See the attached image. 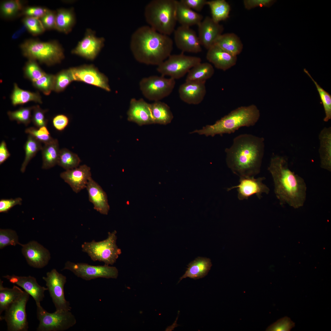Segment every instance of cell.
<instances>
[{
  "label": "cell",
  "instance_id": "cell-1",
  "mask_svg": "<svg viewBox=\"0 0 331 331\" xmlns=\"http://www.w3.org/2000/svg\"><path fill=\"white\" fill-rule=\"evenodd\" d=\"M264 150L263 138L251 134H240L225 150L226 164L239 177H254L260 172Z\"/></svg>",
  "mask_w": 331,
  "mask_h": 331
},
{
  "label": "cell",
  "instance_id": "cell-2",
  "mask_svg": "<svg viewBox=\"0 0 331 331\" xmlns=\"http://www.w3.org/2000/svg\"><path fill=\"white\" fill-rule=\"evenodd\" d=\"M268 169L272 176L274 192L280 204H287L295 209L303 206L306 199V185L302 177L290 169L287 158L273 156Z\"/></svg>",
  "mask_w": 331,
  "mask_h": 331
},
{
  "label": "cell",
  "instance_id": "cell-3",
  "mask_svg": "<svg viewBox=\"0 0 331 331\" xmlns=\"http://www.w3.org/2000/svg\"><path fill=\"white\" fill-rule=\"evenodd\" d=\"M173 42L169 36L149 25L137 28L131 36L130 48L135 59L144 64L158 66L171 55Z\"/></svg>",
  "mask_w": 331,
  "mask_h": 331
},
{
  "label": "cell",
  "instance_id": "cell-4",
  "mask_svg": "<svg viewBox=\"0 0 331 331\" xmlns=\"http://www.w3.org/2000/svg\"><path fill=\"white\" fill-rule=\"evenodd\" d=\"M260 111L254 104L242 106L232 111L217 121L214 124L207 125L201 129L196 130L190 133H196L207 136L234 133L243 127L254 125L259 120Z\"/></svg>",
  "mask_w": 331,
  "mask_h": 331
},
{
  "label": "cell",
  "instance_id": "cell-5",
  "mask_svg": "<svg viewBox=\"0 0 331 331\" xmlns=\"http://www.w3.org/2000/svg\"><path fill=\"white\" fill-rule=\"evenodd\" d=\"M177 0H153L146 6L144 17L149 25L162 34L169 36L175 30Z\"/></svg>",
  "mask_w": 331,
  "mask_h": 331
},
{
  "label": "cell",
  "instance_id": "cell-6",
  "mask_svg": "<svg viewBox=\"0 0 331 331\" xmlns=\"http://www.w3.org/2000/svg\"><path fill=\"white\" fill-rule=\"evenodd\" d=\"M20 48L23 55L29 60H37L48 65L59 63L64 57L63 48L55 41L29 40L22 44Z\"/></svg>",
  "mask_w": 331,
  "mask_h": 331
},
{
  "label": "cell",
  "instance_id": "cell-7",
  "mask_svg": "<svg viewBox=\"0 0 331 331\" xmlns=\"http://www.w3.org/2000/svg\"><path fill=\"white\" fill-rule=\"evenodd\" d=\"M116 231L114 230L108 232L107 238L103 240L84 242L81 245L82 251L87 253L94 261L103 262L108 265H113L121 253L116 245Z\"/></svg>",
  "mask_w": 331,
  "mask_h": 331
},
{
  "label": "cell",
  "instance_id": "cell-8",
  "mask_svg": "<svg viewBox=\"0 0 331 331\" xmlns=\"http://www.w3.org/2000/svg\"><path fill=\"white\" fill-rule=\"evenodd\" d=\"M37 316L39 324L37 331H63L76 323L75 316L70 311H47L41 306H37Z\"/></svg>",
  "mask_w": 331,
  "mask_h": 331
},
{
  "label": "cell",
  "instance_id": "cell-9",
  "mask_svg": "<svg viewBox=\"0 0 331 331\" xmlns=\"http://www.w3.org/2000/svg\"><path fill=\"white\" fill-rule=\"evenodd\" d=\"M198 57L186 55L184 53L171 55L158 66L157 71L162 75L169 76L175 80L179 79L187 74L193 67L201 62Z\"/></svg>",
  "mask_w": 331,
  "mask_h": 331
},
{
  "label": "cell",
  "instance_id": "cell-10",
  "mask_svg": "<svg viewBox=\"0 0 331 331\" xmlns=\"http://www.w3.org/2000/svg\"><path fill=\"white\" fill-rule=\"evenodd\" d=\"M175 80L162 75H153L142 78L139 83V88L148 100L160 101L172 93L175 85Z\"/></svg>",
  "mask_w": 331,
  "mask_h": 331
},
{
  "label": "cell",
  "instance_id": "cell-11",
  "mask_svg": "<svg viewBox=\"0 0 331 331\" xmlns=\"http://www.w3.org/2000/svg\"><path fill=\"white\" fill-rule=\"evenodd\" d=\"M29 295L25 291L11 302L5 310L4 316H0V320L6 323L8 331H27L28 323L27 318L26 306Z\"/></svg>",
  "mask_w": 331,
  "mask_h": 331
},
{
  "label": "cell",
  "instance_id": "cell-12",
  "mask_svg": "<svg viewBox=\"0 0 331 331\" xmlns=\"http://www.w3.org/2000/svg\"><path fill=\"white\" fill-rule=\"evenodd\" d=\"M68 270L75 276L88 281L99 278L116 279L118 275L117 268L105 264L93 265L84 263L67 261L63 270Z\"/></svg>",
  "mask_w": 331,
  "mask_h": 331
},
{
  "label": "cell",
  "instance_id": "cell-13",
  "mask_svg": "<svg viewBox=\"0 0 331 331\" xmlns=\"http://www.w3.org/2000/svg\"><path fill=\"white\" fill-rule=\"evenodd\" d=\"M46 275V277H43V279L46 282L55 311H70V303L65 299L64 293V287L67 281L66 276L55 269L47 272Z\"/></svg>",
  "mask_w": 331,
  "mask_h": 331
},
{
  "label": "cell",
  "instance_id": "cell-14",
  "mask_svg": "<svg viewBox=\"0 0 331 331\" xmlns=\"http://www.w3.org/2000/svg\"><path fill=\"white\" fill-rule=\"evenodd\" d=\"M69 69L73 81L82 82L111 91L108 78L93 66L85 65Z\"/></svg>",
  "mask_w": 331,
  "mask_h": 331
},
{
  "label": "cell",
  "instance_id": "cell-15",
  "mask_svg": "<svg viewBox=\"0 0 331 331\" xmlns=\"http://www.w3.org/2000/svg\"><path fill=\"white\" fill-rule=\"evenodd\" d=\"M239 177L238 185L227 188L228 191L237 188L238 198L239 200H247L255 195L260 199L263 193L268 194L269 193V188L263 183V181L265 179L264 177L255 178L254 177L243 176Z\"/></svg>",
  "mask_w": 331,
  "mask_h": 331
},
{
  "label": "cell",
  "instance_id": "cell-16",
  "mask_svg": "<svg viewBox=\"0 0 331 331\" xmlns=\"http://www.w3.org/2000/svg\"><path fill=\"white\" fill-rule=\"evenodd\" d=\"M173 33L176 45L182 52L196 53L201 51L202 45L198 36L190 27L181 25Z\"/></svg>",
  "mask_w": 331,
  "mask_h": 331
},
{
  "label": "cell",
  "instance_id": "cell-17",
  "mask_svg": "<svg viewBox=\"0 0 331 331\" xmlns=\"http://www.w3.org/2000/svg\"><path fill=\"white\" fill-rule=\"evenodd\" d=\"M105 40L104 38L97 37L94 32L87 29L84 37L72 51V53L93 60L103 47Z\"/></svg>",
  "mask_w": 331,
  "mask_h": 331
},
{
  "label": "cell",
  "instance_id": "cell-18",
  "mask_svg": "<svg viewBox=\"0 0 331 331\" xmlns=\"http://www.w3.org/2000/svg\"><path fill=\"white\" fill-rule=\"evenodd\" d=\"M21 251L28 264L33 267L41 268L47 265L51 259L49 251L35 241L22 244Z\"/></svg>",
  "mask_w": 331,
  "mask_h": 331
},
{
  "label": "cell",
  "instance_id": "cell-19",
  "mask_svg": "<svg viewBox=\"0 0 331 331\" xmlns=\"http://www.w3.org/2000/svg\"><path fill=\"white\" fill-rule=\"evenodd\" d=\"M60 177L76 193L86 188L89 180L92 178L90 168L85 164L66 170L60 173Z\"/></svg>",
  "mask_w": 331,
  "mask_h": 331
},
{
  "label": "cell",
  "instance_id": "cell-20",
  "mask_svg": "<svg viewBox=\"0 0 331 331\" xmlns=\"http://www.w3.org/2000/svg\"><path fill=\"white\" fill-rule=\"evenodd\" d=\"M3 277L7 279L10 283L22 288L34 299L36 306L40 305L41 302L44 297V292L48 290L47 288L40 285L34 277L30 276H26L6 275Z\"/></svg>",
  "mask_w": 331,
  "mask_h": 331
},
{
  "label": "cell",
  "instance_id": "cell-21",
  "mask_svg": "<svg viewBox=\"0 0 331 331\" xmlns=\"http://www.w3.org/2000/svg\"><path fill=\"white\" fill-rule=\"evenodd\" d=\"M198 26V36L202 46L208 49L213 45L223 31V26L214 21L211 17H205Z\"/></svg>",
  "mask_w": 331,
  "mask_h": 331
},
{
  "label": "cell",
  "instance_id": "cell-22",
  "mask_svg": "<svg viewBox=\"0 0 331 331\" xmlns=\"http://www.w3.org/2000/svg\"><path fill=\"white\" fill-rule=\"evenodd\" d=\"M127 119L139 126L154 124L150 108V104L143 99H131L127 111Z\"/></svg>",
  "mask_w": 331,
  "mask_h": 331
},
{
  "label": "cell",
  "instance_id": "cell-23",
  "mask_svg": "<svg viewBox=\"0 0 331 331\" xmlns=\"http://www.w3.org/2000/svg\"><path fill=\"white\" fill-rule=\"evenodd\" d=\"M205 82L186 81L178 89L180 98L189 104L198 105L204 100L206 93Z\"/></svg>",
  "mask_w": 331,
  "mask_h": 331
},
{
  "label": "cell",
  "instance_id": "cell-24",
  "mask_svg": "<svg viewBox=\"0 0 331 331\" xmlns=\"http://www.w3.org/2000/svg\"><path fill=\"white\" fill-rule=\"evenodd\" d=\"M207 50V59L218 69L226 71L236 63L237 56L228 53L216 44Z\"/></svg>",
  "mask_w": 331,
  "mask_h": 331
},
{
  "label": "cell",
  "instance_id": "cell-25",
  "mask_svg": "<svg viewBox=\"0 0 331 331\" xmlns=\"http://www.w3.org/2000/svg\"><path fill=\"white\" fill-rule=\"evenodd\" d=\"M86 188L89 200L93 204L94 209L101 214L107 215L110 207L106 194L101 187L91 178Z\"/></svg>",
  "mask_w": 331,
  "mask_h": 331
},
{
  "label": "cell",
  "instance_id": "cell-26",
  "mask_svg": "<svg viewBox=\"0 0 331 331\" xmlns=\"http://www.w3.org/2000/svg\"><path fill=\"white\" fill-rule=\"evenodd\" d=\"M319 139L320 147L319 152L320 167L331 171V127H325L321 131Z\"/></svg>",
  "mask_w": 331,
  "mask_h": 331
},
{
  "label": "cell",
  "instance_id": "cell-27",
  "mask_svg": "<svg viewBox=\"0 0 331 331\" xmlns=\"http://www.w3.org/2000/svg\"><path fill=\"white\" fill-rule=\"evenodd\" d=\"M212 266L211 260L205 257H198L191 262L185 273L180 277L179 282L183 279L189 277L194 279L202 278L208 273Z\"/></svg>",
  "mask_w": 331,
  "mask_h": 331
},
{
  "label": "cell",
  "instance_id": "cell-28",
  "mask_svg": "<svg viewBox=\"0 0 331 331\" xmlns=\"http://www.w3.org/2000/svg\"><path fill=\"white\" fill-rule=\"evenodd\" d=\"M176 17L181 25L190 27L198 25L203 20V15L189 8L180 1L177 0Z\"/></svg>",
  "mask_w": 331,
  "mask_h": 331
},
{
  "label": "cell",
  "instance_id": "cell-29",
  "mask_svg": "<svg viewBox=\"0 0 331 331\" xmlns=\"http://www.w3.org/2000/svg\"><path fill=\"white\" fill-rule=\"evenodd\" d=\"M214 44L235 56L242 52L243 46L239 37L233 33L222 34L217 38Z\"/></svg>",
  "mask_w": 331,
  "mask_h": 331
},
{
  "label": "cell",
  "instance_id": "cell-30",
  "mask_svg": "<svg viewBox=\"0 0 331 331\" xmlns=\"http://www.w3.org/2000/svg\"><path fill=\"white\" fill-rule=\"evenodd\" d=\"M60 150L57 139L44 144L41 150L43 169H48L57 164Z\"/></svg>",
  "mask_w": 331,
  "mask_h": 331
},
{
  "label": "cell",
  "instance_id": "cell-31",
  "mask_svg": "<svg viewBox=\"0 0 331 331\" xmlns=\"http://www.w3.org/2000/svg\"><path fill=\"white\" fill-rule=\"evenodd\" d=\"M150 108L154 124L166 125L171 122L173 116L169 107L161 101L150 104Z\"/></svg>",
  "mask_w": 331,
  "mask_h": 331
},
{
  "label": "cell",
  "instance_id": "cell-32",
  "mask_svg": "<svg viewBox=\"0 0 331 331\" xmlns=\"http://www.w3.org/2000/svg\"><path fill=\"white\" fill-rule=\"evenodd\" d=\"M214 73L211 64L201 62L192 68L187 73L185 81L205 82L211 78Z\"/></svg>",
  "mask_w": 331,
  "mask_h": 331
},
{
  "label": "cell",
  "instance_id": "cell-33",
  "mask_svg": "<svg viewBox=\"0 0 331 331\" xmlns=\"http://www.w3.org/2000/svg\"><path fill=\"white\" fill-rule=\"evenodd\" d=\"M75 21V17L72 9H58L56 12V29L68 33L71 30Z\"/></svg>",
  "mask_w": 331,
  "mask_h": 331
},
{
  "label": "cell",
  "instance_id": "cell-34",
  "mask_svg": "<svg viewBox=\"0 0 331 331\" xmlns=\"http://www.w3.org/2000/svg\"><path fill=\"white\" fill-rule=\"evenodd\" d=\"M11 99L13 106L23 104L33 101L42 103L41 98L37 92H32L19 88L16 83L14 84L13 89L11 96Z\"/></svg>",
  "mask_w": 331,
  "mask_h": 331
},
{
  "label": "cell",
  "instance_id": "cell-35",
  "mask_svg": "<svg viewBox=\"0 0 331 331\" xmlns=\"http://www.w3.org/2000/svg\"><path fill=\"white\" fill-rule=\"evenodd\" d=\"M207 5L210 9L211 17L216 22L226 20L229 17L230 10L229 4L225 0L207 1Z\"/></svg>",
  "mask_w": 331,
  "mask_h": 331
},
{
  "label": "cell",
  "instance_id": "cell-36",
  "mask_svg": "<svg viewBox=\"0 0 331 331\" xmlns=\"http://www.w3.org/2000/svg\"><path fill=\"white\" fill-rule=\"evenodd\" d=\"M0 280V314L5 311L8 306L24 292L17 286L12 288L5 287Z\"/></svg>",
  "mask_w": 331,
  "mask_h": 331
},
{
  "label": "cell",
  "instance_id": "cell-37",
  "mask_svg": "<svg viewBox=\"0 0 331 331\" xmlns=\"http://www.w3.org/2000/svg\"><path fill=\"white\" fill-rule=\"evenodd\" d=\"M42 147L41 142L32 135H29L24 146L25 156L21 168V172H25L30 161L38 151L42 150Z\"/></svg>",
  "mask_w": 331,
  "mask_h": 331
},
{
  "label": "cell",
  "instance_id": "cell-38",
  "mask_svg": "<svg viewBox=\"0 0 331 331\" xmlns=\"http://www.w3.org/2000/svg\"><path fill=\"white\" fill-rule=\"evenodd\" d=\"M80 162L81 160L76 154L66 148L60 150L57 165L66 170L78 167Z\"/></svg>",
  "mask_w": 331,
  "mask_h": 331
},
{
  "label": "cell",
  "instance_id": "cell-39",
  "mask_svg": "<svg viewBox=\"0 0 331 331\" xmlns=\"http://www.w3.org/2000/svg\"><path fill=\"white\" fill-rule=\"evenodd\" d=\"M304 71L310 78L316 87L325 110V116L323 120L328 122L331 119V95L318 85L306 69H304Z\"/></svg>",
  "mask_w": 331,
  "mask_h": 331
},
{
  "label": "cell",
  "instance_id": "cell-40",
  "mask_svg": "<svg viewBox=\"0 0 331 331\" xmlns=\"http://www.w3.org/2000/svg\"><path fill=\"white\" fill-rule=\"evenodd\" d=\"M33 106L21 107L13 111H9L7 114L11 120H15L18 124H23L28 125L32 120L31 112Z\"/></svg>",
  "mask_w": 331,
  "mask_h": 331
},
{
  "label": "cell",
  "instance_id": "cell-41",
  "mask_svg": "<svg viewBox=\"0 0 331 331\" xmlns=\"http://www.w3.org/2000/svg\"><path fill=\"white\" fill-rule=\"evenodd\" d=\"M55 75L45 73L42 77L33 82V85L45 95H49L54 89Z\"/></svg>",
  "mask_w": 331,
  "mask_h": 331
},
{
  "label": "cell",
  "instance_id": "cell-42",
  "mask_svg": "<svg viewBox=\"0 0 331 331\" xmlns=\"http://www.w3.org/2000/svg\"><path fill=\"white\" fill-rule=\"evenodd\" d=\"M21 246L19 242L18 237L16 231L11 229H0V249H2L10 245Z\"/></svg>",
  "mask_w": 331,
  "mask_h": 331
},
{
  "label": "cell",
  "instance_id": "cell-43",
  "mask_svg": "<svg viewBox=\"0 0 331 331\" xmlns=\"http://www.w3.org/2000/svg\"><path fill=\"white\" fill-rule=\"evenodd\" d=\"M73 81L69 69L62 70L55 75L54 90L57 92H62Z\"/></svg>",
  "mask_w": 331,
  "mask_h": 331
},
{
  "label": "cell",
  "instance_id": "cell-44",
  "mask_svg": "<svg viewBox=\"0 0 331 331\" xmlns=\"http://www.w3.org/2000/svg\"><path fill=\"white\" fill-rule=\"evenodd\" d=\"M25 132L26 133L32 135L44 144L50 142L53 139L51 137L46 126L38 128L30 127L26 129Z\"/></svg>",
  "mask_w": 331,
  "mask_h": 331
},
{
  "label": "cell",
  "instance_id": "cell-45",
  "mask_svg": "<svg viewBox=\"0 0 331 331\" xmlns=\"http://www.w3.org/2000/svg\"><path fill=\"white\" fill-rule=\"evenodd\" d=\"M25 75L32 82L42 77L46 73L40 68L36 61L29 60L24 68Z\"/></svg>",
  "mask_w": 331,
  "mask_h": 331
},
{
  "label": "cell",
  "instance_id": "cell-46",
  "mask_svg": "<svg viewBox=\"0 0 331 331\" xmlns=\"http://www.w3.org/2000/svg\"><path fill=\"white\" fill-rule=\"evenodd\" d=\"M23 21L27 29L33 35L40 34L45 30L39 19L26 17Z\"/></svg>",
  "mask_w": 331,
  "mask_h": 331
},
{
  "label": "cell",
  "instance_id": "cell-47",
  "mask_svg": "<svg viewBox=\"0 0 331 331\" xmlns=\"http://www.w3.org/2000/svg\"><path fill=\"white\" fill-rule=\"evenodd\" d=\"M22 4L18 0H9L3 2L1 6L2 13L6 17L13 16L22 8Z\"/></svg>",
  "mask_w": 331,
  "mask_h": 331
},
{
  "label": "cell",
  "instance_id": "cell-48",
  "mask_svg": "<svg viewBox=\"0 0 331 331\" xmlns=\"http://www.w3.org/2000/svg\"><path fill=\"white\" fill-rule=\"evenodd\" d=\"M295 326V323L290 318L285 317L278 320L269 326L266 331H289Z\"/></svg>",
  "mask_w": 331,
  "mask_h": 331
},
{
  "label": "cell",
  "instance_id": "cell-49",
  "mask_svg": "<svg viewBox=\"0 0 331 331\" xmlns=\"http://www.w3.org/2000/svg\"><path fill=\"white\" fill-rule=\"evenodd\" d=\"M33 114L32 120L34 125L37 127L46 126L48 120L45 118V114L46 110H43L38 105L33 106Z\"/></svg>",
  "mask_w": 331,
  "mask_h": 331
},
{
  "label": "cell",
  "instance_id": "cell-50",
  "mask_svg": "<svg viewBox=\"0 0 331 331\" xmlns=\"http://www.w3.org/2000/svg\"><path fill=\"white\" fill-rule=\"evenodd\" d=\"M56 13L48 10L45 14L40 18L45 29H56Z\"/></svg>",
  "mask_w": 331,
  "mask_h": 331
},
{
  "label": "cell",
  "instance_id": "cell-51",
  "mask_svg": "<svg viewBox=\"0 0 331 331\" xmlns=\"http://www.w3.org/2000/svg\"><path fill=\"white\" fill-rule=\"evenodd\" d=\"M275 0H244L245 8L250 10L257 7L269 8L276 2Z\"/></svg>",
  "mask_w": 331,
  "mask_h": 331
},
{
  "label": "cell",
  "instance_id": "cell-52",
  "mask_svg": "<svg viewBox=\"0 0 331 331\" xmlns=\"http://www.w3.org/2000/svg\"><path fill=\"white\" fill-rule=\"evenodd\" d=\"M48 10L41 7H29L23 10L22 13L27 17L40 19L45 14Z\"/></svg>",
  "mask_w": 331,
  "mask_h": 331
},
{
  "label": "cell",
  "instance_id": "cell-53",
  "mask_svg": "<svg viewBox=\"0 0 331 331\" xmlns=\"http://www.w3.org/2000/svg\"><path fill=\"white\" fill-rule=\"evenodd\" d=\"M22 199L20 197L15 199H2L0 200V212H7L14 206L21 204Z\"/></svg>",
  "mask_w": 331,
  "mask_h": 331
},
{
  "label": "cell",
  "instance_id": "cell-54",
  "mask_svg": "<svg viewBox=\"0 0 331 331\" xmlns=\"http://www.w3.org/2000/svg\"><path fill=\"white\" fill-rule=\"evenodd\" d=\"M69 121V119L67 116L63 114H59L53 118L52 124L56 130L62 131L68 126Z\"/></svg>",
  "mask_w": 331,
  "mask_h": 331
},
{
  "label": "cell",
  "instance_id": "cell-55",
  "mask_svg": "<svg viewBox=\"0 0 331 331\" xmlns=\"http://www.w3.org/2000/svg\"><path fill=\"white\" fill-rule=\"evenodd\" d=\"M180 1L188 7L195 11L200 12L207 5L206 0H181Z\"/></svg>",
  "mask_w": 331,
  "mask_h": 331
},
{
  "label": "cell",
  "instance_id": "cell-56",
  "mask_svg": "<svg viewBox=\"0 0 331 331\" xmlns=\"http://www.w3.org/2000/svg\"><path fill=\"white\" fill-rule=\"evenodd\" d=\"M10 155L5 142L2 141L0 144V164L4 162Z\"/></svg>",
  "mask_w": 331,
  "mask_h": 331
},
{
  "label": "cell",
  "instance_id": "cell-57",
  "mask_svg": "<svg viewBox=\"0 0 331 331\" xmlns=\"http://www.w3.org/2000/svg\"><path fill=\"white\" fill-rule=\"evenodd\" d=\"M26 29H27L26 27L24 25L13 34L12 36V38L13 39L18 38L25 32Z\"/></svg>",
  "mask_w": 331,
  "mask_h": 331
}]
</instances>
